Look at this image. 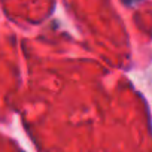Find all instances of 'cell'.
Masks as SVG:
<instances>
[{
    "instance_id": "obj_1",
    "label": "cell",
    "mask_w": 152,
    "mask_h": 152,
    "mask_svg": "<svg viewBox=\"0 0 152 152\" xmlns=\"http://www.w3.org/2000/svg\"><path fill=\"white\" fill-rule=\"evenodd\" d=\"M122 2H124L125 5H128V6H131V5H136V3H139V2H142V0H122Z\"/></svg>"
}]
</instances>
